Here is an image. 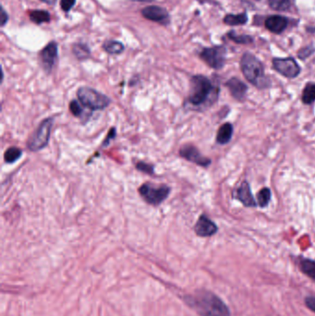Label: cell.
Masks as SVG:
<instances>
[{
  "instance_id": "obj_1",
  "label": "cell",
  "mask_w": 315,
  "mask_h": 316,
  "mask_svg": "<svg viewBox=\"0 0 315 316\" xmlns=\"http://www.w3.org/2000/svg\"><path fill=\"white\" fill-rule=\"evenodd\" d=\"M219 88L214 85L207 77L196 75L190 80L188 103L194 109L212 106L218 97Z\"/></svg>"
},
{
  "instance_id": "obj_2",
  "label": "cell",
  "mask_w": 315,
  "mask_h": 316,
  "mask_svg": "<svg viewBox=\"0 0 315 316\" xmlns=\"http://www.w3.org/2000/svg\"><path fill=\"white\" fill-rule=\"evenodd\" d=\"M187 301L201 316H230L227 305L211 292H198L190 297Z\"/></svg>"
},
{
  "instance_id": "obj_3",
  "label": "cell",
  "mask_w": 315,
  "mask_h": 316,
  "mask_svg": "<svg viewBox=\"0 0 315 316\" xmlns=\"http://www.w3.org/2000/svg\"><path fill=\"white\" fill-rule=\"evenodd\" d=\"M240 68L245 78L258 89H267L271 85L270 80L265 73L261 61L253 55L246 53L240 60Z\"/></svg>"
},
{
  "instance_id": "obj_4",
  "label": "cell",
  "mask_w": 315,
  "mask_h": 316,
  "mask_svg": "<svg viewBox=\"0 0 315 316\" xmlns=\"http://www.w3.org/2000/svg\"><path fill=\"white\" fill-rule=\"evenodd\" d=\"M77 97L84 108L91 109L92 111L103 110L111 104V99L109 96L88 86L79 88L77 91Z\"/></svg>"
},
{
  "instance_id": "obj_5",
  "label": "cell",
  "mask_w": 315,
  "mask_h": 316,
  "mask_svg": "<svg viewBox=\"0 0 315 316\" xmlns=\"http://www.w3.org/2000/svg\"><path fill=\"white\" fill-rule=\"evenodd\" d=\"M54 125V119L47 118L41 121L35 131L29 137L27 142L28 149L33 152H38L47 146L52 127Z\"/></svg>"
},
{
  "instance_id": "obj_6",
  "label": "cell",
  "mask_w": 315,
  "mask_h": 316,
  "mask_svg": "<svg viewBox=\"0 0 315 316\" xmlns=\"http://www.w3.org/2000/svg\"><path fill=\"white\" fill-rule=\"evenodd\" d=\"M171 188L165 184H153L151 182L143 183L139 188V193L141 198L152 206H158L165 202L169 196Z\"/></svg>"
},
{
  "instance_id": "obj_7",
  "label": "cell",
  "mask_w": 315,
  "mask_h": 316,
  "mask_svg": "<svg viewBox=\"0 0 315 316\" xmlns=\"http://www.w3.org/2000/svg\"><path fill=\"white\" fill-rule=\"evenodd\" d=\"M201 60L215 70L223 68L226 62V49L222 46L205 48L201 53Z\"/></svg>"
},
{
  "instance_id": "obj_8",
  "label": "cell",
  "mask_w": 315,
  "mask_h": 316,
  "mask_svg": "<svg viewBox=\"0 0 315 316\" xmlns=\"http://www.w3.org/2000/svg\"><path fill=\"white\" fill-rule=\"evenodd\" d=\"M273 67L283 76L288 79H294L300 73V67L292 58L275 59L273 60Z\"/></svg>"
},
{
  "instance_id": "obj_9",
  "label": "cell",
  "mask_w": 315,
  "mask_h": 316,
  "mask_svg": "<svg viewBox=\"0 0 315 316\" xmlns=\"http://www.w3.org/2000/svg\"><path fill=\"white\" fill-rule=\"evenodd\" d=\"M180 155L191 163L196 164L203 168L209 167L212 163L211 159L203 156L198 150V148H196L192 144H184L183 146H181L180 149Z\"/></svg>"
},
{
  "instance_id": "obj_10",
  "label": "cell",
  "mask_w": 315,
  "mask_h": 316,
  "mask_svg": "<svg viewBox=\"0 0 315 316\" xmlns=\"http://www.w3.org/2000/svg\"><path fill=\"white\" fill-rule=\"evenodd\" d=\"M40 60L44 71L51 72L58 60V44L49 43L40 53Z\"/></svg>"
},
{
  "instance_id": "obj_11",
  "label": "cell",
  "mask_w": 315,
  "mask_h": 316,
  "mask_svg": "<svg viewBox=\"0 0 315 316\" xmlns=\"http://www.w3.org/2000/svg\"><path fill=\"white\" fill-rule=\"evenodd\" d=\"M218 230V226L205 215H201L194 226V231L196 234L199 237H203V238L211 237L213 235L216 234Z\"/></svg>"
},
{
  "instance_id": "obj_12",
  "label": "cell",
  "mask_w": 315,
  "mask_h": 316,
  "mask_svg": "<svg viewBox=\"0 0 315 316\" xmlns=\"http://www.w3.org/2000/svg\"><path fill=\"white\" fill-rule=\"evenodd\" d=\"M235 198L239 200L246 207H256L257 202H256L254 197L252 195V192L250 190V186L248 181H242L239 189L237 190Z\"/></svg>"
},
{
  "instance_id": "obj_13",
  "label": "cell",
  "mask_w": 315,
  "mask_h": 316,
  "mask_svg": "<svg viewBox=\"0 0 315 316\" xmlns=\"http://www.w3.org/2000/svg\"><path fill=\"white\" fill-rule=\"evenodd\" d=\"M141 14L144 18L152 22L166 23V22H169V21L168 11L158 6H150V7L144 8L141 11Z\"/></svg>"
},
{
  "instance_id": "obj_14",
  "label": "cell",
  "mask_w": 315,
  "mask_h": 316,
  "mask_svg": "<svg viewBox=\"0 0 315 316\" xmlns=\"http://www.w3.org/2000/svg\"><path fill=\"white\" fill-rule=\"evenodd\" d=\"M226 86L228 88L230 94L238 101H243L246 97L248 87L244 82H241L238 78H231L228 80Z\"/></svg>"
},
{
  "instance_id": "obj_15",
  "label": "cell",
  "mask_w": 315,
  "mask_h": 316,
  "mask_svg": "<svg viewBox=\"0 0 315 316\" xmlns=\"http://www.w3.org/2000/svg\"><path fill=\"white\" fill-rule=\"evenodd\" d=\"M266 26L272 33H282L288 26V20L285 17L272 16L266 21Z\"/></svg>"
},
{
  "instance_id": "obj_16",
  "label": "cell",
  "mask_w": 315,
  "mask_h": 316,
  "mask_svg": "<svg viewBox=\"0 0 315 316\" xmlns=\"http://www.w3.org/2000/svg\"><path fill=\"white\" fill-rule=\"evenodd\" d=\"M233 135V126L230 123H225L218 129L217 142L224 145L231 141Z\"/></svg>"
},
{
  "instance_id": "obj_17",
  "label": "cell",
  "mask_w": 315,
  "mask_h": 316,
  "mask_svg": "<svg viewBox=\"0 0 315 316\" xmlns=\"http://www.w3.org/2000/svg\"><path fill=\"white\" fill-rule=\"evenodd\" d=\"M22 151L19 147L11 146L6 150L4 160L7 164H13L22 157Z\"/></svg>"
},
{
  "instance_id": "obj_18",
  "label": "cell",
  "mask_w": 315,
  "mask_h": 316,
  "mask_svg": "<svg viewBox=\"0 0 315 316\" xmlns=\"http://www.w3.org/2000/svg\"><path fill=\"white\" fill-rule=\"evenodd\" d=\"M301 100L305 104H311L315 102V83L309 82L306 84L302 92Z\"/></svg>"
},
{
  "instance_id": "obj_19",
  "label": "cell",
  "mask_w": 315,
  "mask_h": 316,
  "mask_svg": "<svg viewBox=\"0 0 315 316\" xmlns=\"http://www.w3.org/2000/svg\"><path fill=\"white\" fill-rule=\"evenodd\" d=\"M272 192L269 188H264L257 193V202L261 208L267 207L271 200Z\"/></svg>"
},
{
  "instance_id": "obj_20",
  "label": "cell",
  "mask_w": 315,
  "mask_h": 316,
  "mask_svg": "<svg viewBox=\"0 0 315 316\" xmlns=\"http://www.w3.org/2000/svg\"><path fill=\"white\" fill-rule=\"evenodd\" d=\"M300 269L306 276L315 281V262L309 259H304L300 262Z\"/></svg>"
},
{
  "instance_id": "obj_21",
  "label": "cell",
  "mask_w": 315,
  "mask_h": 316,
  "mask_svg": "<svg viewBox=\"0 0 315 316\" xmlns=\"http://www.w3.org/2000/svg\"><path fill=\"white\" fill-rule=\"evenodd\" d=\"M103 49L109 54H120L124 50V45L118 41H108L103 45Z\"/></svg>"
},
{
  "instance_id": "obj_22",
  "label": "cell",
  "mask_w": 315,
  "mask_h": 316,
  "mask_svg": "<svg viewBox=\"0 0 315 316\" xmlns=\"http://www.w3.org/2000/svg\"><path fill=\"white\" fill-rule=\"evenodd\" d=\"M30 19L34 23L41 24L44 22H48L50 21V15L47 11H33L30 13Z\"/></svg>"
},
{
  "instance_id": "obj_23",
  "label": "cell",
  "mask_w": 315,
  "mask_h": 316,
  "mask_svg": "<svg viewBox=\"0 0 315 316\" xmlns=\"http://www.w3.org/2000/svg\"><path fill=\"white\" fill-rule=\"evenodd\" d=\"M248 18L245 14H238V15H228L224 19L225 23L228 25H239L244 24L247 22Z\"/></svg>"
},
{
  "instance_id": "obj_24",
  "label": "cell",
  "mask_w": 315,
  "mask_h": 316,
  "mask_svg": "<svg viewBox=\"0 0 315 316\" xmlns=\"http://www.w3.org/2000/svg\"><path fill=\"white\" fill-rule=\"evenodd\" d=\"M268 3L273 10L285 11L290 7V0H268Z\"/></svg>"
},
{
  "instance_id": "obj_25",
  "label": "cell",
  "mask_w": 315,
  "mask_h": 316,
  "mask_svg": "<svg viewBox=\"0 0 315 316\" xmlns=\"http://www.w3.org/2000/svg\"><path fill=\"white\" fill-rule=\"evenodd\" d=\"M82 106L79 100H72L71 103H70V111L71 112V114L73 115L74 117L77 118H82V115H83V109H82Z\"/></svg>"
},
{
  "instance_id": "obj_26",
  "label": "cell",
  "mask_w": 315,
  "mask_h": 316,
  "mask_svg": "<svg viewBox=\"0 0 315 316\" xmlns=\"http://www.w3.org/2000/svg\"><path fill=\"white\" fill-rule=\"evenodd\" d=\"M73 52L79 60H84L90 55V50L84 44H76L73 48Z\"/></svg>"
},
{
  "instance_id": "obj_27",
  "label": "cell",
  "mask_w": 315,
  "mask_h": 316,
  "mask_svg": "<svg viewBox=\"0 0 315 316\" xmlns=\"http://www.w3.org/2000/svg\"><path fill=\"white\" fill-rule=\"evenodd\" d=\"M136 169L141 171L142 173H145L148 175L154 174V167L151 165V164L146 163V162H143V161H140L138 163L136 164Z\"/></svg>"
},
{
  "instance_id": "obj_28",
  "label": "cell",
  "mask_w": 315,
  "mask_h": 316,
  "mask_svg": "<svg viewBox=\"0 0 315 316\" xmlns=\"http://www.w3.org/2000/svg\"><path fill=\"white\" fill-rule=\"evenodd\" d=\"M75 5V0H61L60 6L64 11H71L72 7Z\"/></svg>"
},
{
  "instance_id": "obj_29",
  "label": "cell",
  "mask_w": 315,
  "mask_h": 316,
  "mask_svg": "<svg viewBox=\"0 0 315 316\" xmlns=\"http://www.w3.org/2000/svg\"><path fill=\"white\" fill-rule=\"evenodd\" d=\"M117 135V131H116V129L115 128H112V129H110V131H109V134H108V136L106 137V139H104V141L103 142V147H106V146H108L109 143L111 142V141L115 139V137Z\"/></svg>"
},
{
  "instance_id": "obj_30",
  "label": "cell",
  "mask_w": 315,
  "mask_h": 316,
  "mask_svg": "<svg viewBox=\"0 0 315 316\" xmlns=\"http://www.w3.org/2000/svg\"><path fill=\"white\" fill-rule=\"evenodd\" d=\"M306 305L308 306V308L310 309L311 311L315 312V298L314 297H308L306 299Z\"/></svg>"
},
{
  "instance_id": "obj_31",
  "label": "cell",
  "mask_w": 315,
  "mask_h": 316,
  "mask_svg": "<svg viewBox=\"0 0 315 316\" xmlns=\"http://www.w3.org/2000/svg\"><path fill=\"white\" fill-rule=\"evenodd\" d=\"M9 16L7 14L5 10L3 8H1V18H0V22H1V26H4L7 22H8Z\"/></svg>"
},
{
  "instance_id": "obj_32",
  "label": "cell",
  "mask_w": 315,
  "mask_h": 316,
  "mask_svg": "<svg viewBox=\"0 0 315 316\" xmlns=\"http://www.w3.org/2000/svg\"><path fill=\"white\" fill-rule=\"evenodd\" d=\"M41 1H43L44 3L49 4V5H52V4H54L55 2H56L57 0H41Z\"/></svg>"
}]
</instances>
